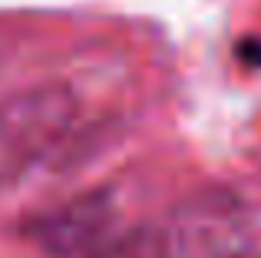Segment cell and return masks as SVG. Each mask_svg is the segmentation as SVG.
<instances>
[{
	"instance_id": "2",
	"label": "cell",
	"mask_w": 261,
	"mask_h": 258,
	"mask_svg": "<svg viewBox=\"0 0 261 258\" xmlns=\"http://www.w3.org/2000/svg\"><path fill=\"white\" fill-rule=\"evenodd\" d=\"M80 119V99L63 83L30 86L0 103V192L43 166Z\"/></svg>"
},
{
	"instance_id": "3",
	"label": "cell",
	"mask_w": 261,
	"mask_h": 258,
	"mask_svg": "<svg viewBox=\"0 0 261 258\" xmlns=\"http://www.w3.org/2000/svg\"><path fill=\"white\" fill-rule=\"evenodd\" d=\"M30 235L53 258H142L146 235L129 225L109 192H86L40 215Z\"/></svg>"
},
{
	"instance_id": "1",
	"label": "cell",
	"mask_w": 261,
	"mask_h": 258,
	"mask_svg": "<svg viewBox=\"0 0 261 258\" xmlns=\"http://www.w3.org/2000/svg\"><path fill=\"white\" fill-rule=\"evenodd\" d=\"M159 258H261V212L225 189L198 192L152 235Z\"/></svg>"
}]
</instances>
